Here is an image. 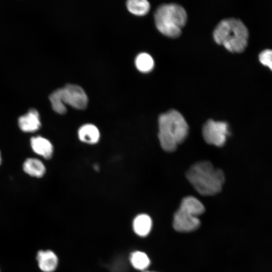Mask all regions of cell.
<instances>
[{
    "label": "cell",
    "instance_id": "6da1fadb",
    "mask_svg": "<svg viewBox=\"0 0 272 272\" xmlns=\"http://www.w3.org/2000/svg\"><path fill=\"white\" fill-rule=\"evenodd\" d=\"M158 139L162 148L170 152L187 137L189 127L183 116L177 110H170L158 118Z\"/></svg>",
    "mask_w": 272,
    "mask_h": 272
},
{
    "label": "cell",
    "instance_id": "7a4b0ae2",
    "mask_svg": "<svg viewBox=\"0 0 272 272\" xmlns=\"http://www.w3.org/2000/svg\"><path fill=\"white\" fill-rule=\"evenodd\" d=\"M189 182L195 189L203 195H213L222 189L225 182L223 171L215 168L209 161L196 162L186 173Z\"/></svg>",
    "mask_w": 272,
    "mask_h": 272
},
{
    "label": "cell",
    "instance_id": "3957f363",
    "mask_svg": "<svg viewBox=\"0 0 272 272\" xmlns=\"http://www.w3.org/2000/svg\"><path fill=\"white\" fill-rule=\"evenodd\" d=\"M248 30L240 20L228 18L221 21L215 29L213 37L219 44L232 52H241L246 48Z\"/></svg>",
    "mask_w": 272,
    "mask_h": 272
},
{
    "label": "cell",
    "instance_id": "277c9868",
    "mask_svg": "<svg viewBox=\"0 0 272 272\" xmlns=\"http://www.w3.org/2000/svg\"><path fill=\"white\" fill-rule=\"evenodd\" d=\"M155 22L158 30L169 37H178L187 21L185 10L176 4L161 5L156 10Z\"/></svg>",
    "mask_w": 272,
    "mask_h": 272
},
{
    "label": "cell",
    "instance_id": "5b68a950",
    "mask_svg": "<svg viewBox=\"0 0 272 272\" xmlns=\"http://www.w3.org/2000/svg\"><path fill=\"white\" fill-rule=\"evenodd\" d=\"M229 133L228 124L224 121L209 119L202 127V134L205 142L217 147L225 145Z\"/></svg>",
    "mask_w": 272,
    "mask_h": 272
},
{
    "label": "cell",
    "instance_id": "8992f818",
    "mask_svg": "<svg viewBox=\"0 0 272 272\" xmlns=\"http://www.w3.org/2000/svg\"><path fill=\"white\" fill-rule=\"evenodd\" d=\"M61 96L64 103L77 109L86 108L88 99L85 91L80 86L67 84L61 88Z\"/></svg>",
    "mask_w": 272,
    "mask_h": 272
},
{
    "label": "cell",
    "instance_id": "52a82bcc",
    "mask_svg": "<svg viewBox=\"0 0 272 272\" xmlns=\"http://www.w3.org/2000/svg\"><path fill=\"white\" fill-rule=\"evenodd\" d=\"M173 227L180 232H187L196 230L200 225V220L186 211L178 209L173 217Z\"/></svg>",
    "mask_w": 272,
    "mask_h": 272
},
{
    "label": "cell",
    "instance_id": "ba28073f",
    "mask_svg": "<svg viewBox=\"0 0 272 272\" xmlns=\"http://www.w3.org/2000/svg\"><path fill=\"white\" fill-rule=\"evenodd\" d=\"M20 129L25 132H34L41 126L38 112L34 109H30L27 113L21 116L18 119Z\"/></svg>",
    "mask_w": 272,
    "mask_h": 272
},
{
    "label": "cell",
    "instance_id": "9c48e42d",
    "mask_svg": "<svg viewBox=\"0 0 272 272\" xmlns=\"http://www.w3.org/2000/svg\"><path fill=\"white\" fill-rule=\"evenodd\" d=\"M37 260L40 269L43 272H52L56 268L58 259L51 250H41L37 253Z\"/></svg>",
    "mask_w": 272,
    "mask_h": 272
},
{
    "label": "cell",
    "instance_id": "30bf717a",
    "mask_svg": "<svg viewBox=\"0 0 272 272\" xmlns=\"http://www.w3.org/2000/svg\"><path fill=\"white\" fill-rule=\"evenodd\" d=\"M31 146L33 151L46 159L51 158L53 148L52 144L47 139L40 136L31 138Z\"/></svg>",
    "mask_w": 272,
    "mask_h": 272
},
{
    "label": "cell",
    "instance_id": "8fae6325",
    "mask_svg": "<svg viewBox=\"0 0 272 272\" xmlns=\"http://www.w3.org/2000/svg\"><path fill=\"white\" fill-rule=\"evenodd\" d=\"M80 140L88 144H95L99 140L100 131L93 124H85L80 127L78 132Z\"/></svg>",
    "mask_w": 272,
    "mask_h": 272
},
{
    "label": "cell",
    "instance_id": "7c38bea8",
    "mask_svg": "<svg viewBox=\"0 0 272 272\" xmlns=\"http://www.w3.org/2000/svg\"><path fill=\"white\" fill-rule=\"evenodd\" d=\"M135 233L140 237H145L151 230L152 221L150 217L145 214H140L134 219L132 224Z\"/></svg>",
    "mask_w": 272,
    "mask_h": 272
},
{
    "label": "cell",
    "instance_id": "4fadbf2b",
    "mask_svg": "<svg viewBox=\"0 0 272 272\" xmlns=\"http://www.w3.org/2000/svg\"><path fill=\"white\" fill-rule=\"evenodd\" d=\"M179 208L197 217L202 214L205 210L203 204L192 196L183 198Z\"/></svg>",
    "mask_w": 272,
    "mask_h": 272
},
{
    "label": "cell",
    "instance_id": "5bb4252c",
    "mask_svg": "<svg viewBox=\"0 0 272 272\" xmlns=\"http://www.w3.org/2000/svg\"><path fill=\"white\" fill-rule=\"evenodd\" d=\"M25 172L29 175L36 177H41L45 172V167L43 163L35 158H28L23 166Z\"/></svg>",
    "mask_w": 272,
    "mask_h": 272
},
{
    "label": "cell",
    "instance_id": "9a60e30c",
    "mask_svg": "<svg viewBox=\"0 0 272 272\" xmlns=\"http://www.w3.org/2000/svg\"><path fill=\"white\" fill-rule=\"evenodd\" d=\"M129 260L134 268L143 271L146 270L150 264V260L148 255L140 251L132 252L129 256Z\"/></svg>",
    "mask_w": 272,
    "mask_h": 272
},
{
    "label": "cell",
    "instance_id": "2e32d148",
    "mask_svg": "<svg viewBox=\"0 0 272 272\" xmlns=\"http://www.w3.org/2000/svg\"><path fill=\"white\" fill-rule=\"evenodd\" d=\"M128 11L136 16H144L148 13L150 5L146 0H129L126 2Z\"/></svg>",
    "mask_w": 272,
    "mask_h": 272
},
{
    "label": "cell",
    "instance_id": "e0dca14e",
    "mask_svg": "<svg viewBox=\"0 0 272 272\" xmlns=\"http://www.w3.org/2000/svg\"><path fill=\"white\" fill-rule=\"evenodd\" d=\"M134 63L137 69L144 73L151 72L154 66L153 57L146 52L139 53L135 57Z\"/></svg>",
    "mask_w": 272,
    "mask_h": 272
},
{
    "label": "cell",
    "instance_id": "ac0fdd59",
    "mask_svg": "<svg viewBox=\"0 0 272 272\" xmlns=\"http://www.w3.org/2000/svg\"><path fill=\"white\" fill-rule=\"evenodd\" d=\"M49 100L55 112L60 114L66 113L67 109L62 98L61 88L53 92L49 96Z\"/></svg>",
    "mask_w": 272,
    "mask_h": 272
},
{
    "label": "cell",
    "instance_id": "d6986e66",
    "mask_svg": "<svg viewBox=\"0 0 272 272\" xmlns=\"http://www.w3.org/2000/svg\"><path fill=\"white\" fill-rule=\"evenodd\" d=\"M259 60L264 65L267 66L272 71V49L262 50L259 54Z\"/></svg>",
    "mask_w": 272,
    "mask_h": 272
},
{
    "label": "cell",
    "instance_id": "ffe728a7",
    "mask_svg": "<svg viewBox=\"0 0 272 272\" xmlns=\"http://www.w3.org/2000/svg\"><path fill=\"white\" fill-rule=\"evenodd\" d=\"M143 272H155V271H149V270H145V271H143Z\"/></svg>",
    "mask_w": 272,
    "mask_h": 272
},
{
    "label": "cell",
    "instance_id": "44dd1931",
    "mask_svg": "<svg viewBox=\"0 0 272 272\" xmlns=\"http://www.w3.org/2000/svg\"><path fill=\"white\" fill-rule=\"evenodd\" d=\"M1 153H0V164H1Z\"/></svg>",
    "mask_w": 272,
    "mask_h": 272
}]
</instances>
